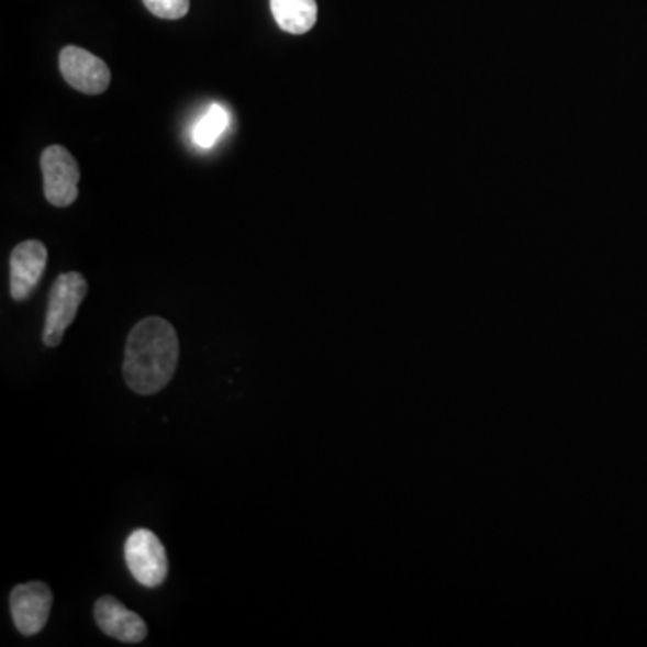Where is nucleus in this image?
Wrapping results in <instances>:
<instances>
[{"mask_svg":"<svg viewBox=\"0 0 647 647\" xmlns=\"http://www.w3.org/2000/svg\"><path fill=\"white\" fill-rule=\"evenodd\" d=\"M228 112L222 104L213 103L193 126V143L200 149H211L228 126Z\"/></svg>","mask_w":647,"mask_h":647,"instance_id":"nucleus-10","label":"nucleus"},{"mask_svg":"<svg viewBox=\"0 0 647 647\" xmlns=\"http://www.w3.org/2000/svg\"><path fill=\"white\" fill-rule=\"evenodd\" d=\"M124 559L135 581L155 589L168 578V556L157 534L149 529H135L124 544Z\"/></svg>","mask_w":647,"mask_h":647,"instance_id":"nucleus-3","label":"nucleus"},{"mask_svg":"<svg viewBox=\"0 0 647 647\" xmlns=\"http://www.w3.org/2000/svg\"><path fill=\"white\" fill-rule=\"evenodd\" d=\"M47 267V248L44 243L30 239L20 243L11 254L10 287L15 301L30 299Z\"/></svg>","mask_w":647,"mask_h":647,"instance_id":"nucleus-7","label":"nucleus"},{"mask_svg":"<svg viewBox=\"0 0 647 647\" xmlns=\"http://www.w3.org/2000/svg\"><path fill=\"white\" fill-rule=\"evenodd\" d=\"M274 19L290 35H304L313 30L319 15L315 0H270Z\"/></svg>","mask_w":647,"mask_h":647,"instance_id":"nucleus-9","label":"nucleus"},{"mask_svg":"<svg viewBox=\"0 0 647 647\" xmlns=\"http://www.w3.org/2000/svg\"><path fill=\"white\" fill-rule=\"evenodd\" d=\"M94 617L101 632L107 633L109 637L118 638L121 643H143L148 635L143 617L126 609L112 595L99 599L94 606Z\"/></svg>","mask_w":647,"mask_h":647,"instance_id":"nucleus-8","label":"nucleus"},{"mask_svg":"<svg viewBox=\"0 0 647 647\" xmlns=\"http://www.w3.org/2000/svg\"><path fill=\"white\" fill-rule=\"evenodd\" d=\"M87 281L78 272L62 274L51 288L49 306L45 315L44 344L47 347L59 346L67 327L72 324L85 295Z\"/></svg>","mask_w":647,"mask_h":647,"instance_id":"nucleus-2","label":"nucleus"},{"mask_svg":"<svg viewBox=\"0 0 647 647\" xmlns=\"http://www.w3.org/2000/svg\"><path fill=\"white\" fill-rule=\"evenodd\" d=\"M59 70L65 81L83 94H103L112 81L109 65L76 45H67L59 53Z\"/></svg>","mask_w":647,"mask_h":647,"instance_id":"nucleus-5","label":"nucleus"},{"mask_svg":"<svg viewBox=\"0 0 647 647\" xmlns=\"http://www.w3.org/2000/svg\"><path fill=\"white\" fill-rule=\"evenodd\" d=\"M44 193L55 208H69L78 198L79 168L76 158L64 146H49L42 158Z\"/></svg>","mask_w":647,"mask_h":647,"instance_id":"nucleus-4","label":"nucleus"},{"mask_svg":"<svg viewBox=\"0 0 647 647\" xmlns=\"http://www.w3.org/2000/svg\"><path fill=\"white\" fill-rule=\"evenodd\" d=\"M178 364V336L164 319L148 316L130 332L124 352V380L141 395L163 391Z\"/></svg>","mask_w":647,"mask_h":647,"instance_id":"nucleus-1","label":"nucleus"},{"mask_svg":"<svg viewBox=\"0 0 647 647\" xmlns=\"http://www.w3.org/2000/svg\"><path fill=\"white\" fill-rule=\"evenodd\" d=\"M11 615L22 635H36L44 629L53 606L49 587L40 581L19 584L10 598Z\"/></svg>","mask_w":647,"mask_h":647,"instance_id":"nucleus-6","label":"nucleus"},{"mask_svg":"<svg viewBox=\"0 0 647 647\" xmlns=\"http://www.w3.org/2000/svg\"><path fill=\"white\" fill-rule=\"evenodd\" d=\"M143 2L146 10L158 19H183L189 11V0H143Z\"/></svg>","mask_w":647,"mask_h":647,"instance_id":"nucleus-11","label":"nucleus"}]
</instances>
